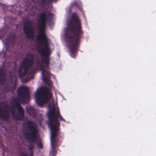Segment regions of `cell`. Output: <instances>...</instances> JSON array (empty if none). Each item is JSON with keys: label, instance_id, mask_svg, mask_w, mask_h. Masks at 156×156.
I'll list each match as a JSON object with an SVG mask.
<instances>
[{"label": "cell", "instance_id": "cell-1", "mask_svg": "<svg viewBox=\"0 0 156 156\" xmlns=\"http://www.w3.org/2000/svg\"><path fill=\"white\" fill-rule=\"evenodd\" d=\"M80 21L79 16L74 13L71 16L66 30V39L69 48L73 50H76L79 43L80 35Z\"/></svg>", "mask_w": 156, "mask_h": 156}, {"label": "cell", "instance_id": "cell-2", "mask_svg": "<svg viewBox=\"0 0 156 156\" xmlns=\"http://www.w3.org/2000/svg\"><path fill=\"white\" fill-rule=\"evenodd\" d=\"M46 15L43 13L40 17L39 32L37 38V46L39 53L43 57H48L49 55L50 51L48 40L45 33Z\"/></svg>", "mask_w": 156, "mask_h": 156}, {"label": "cell", "instance_id": "cell-3", "mask_svg": "<svg viewBox=\"0 0 156 156\" xmlns=\"http://www.w3.org/2000/svg\"><path fill=\"white\" fill-rule=\"evenodd\" d=\"M23 133L26 140L30 143H34L37 137V129L30 121H26L23 126Z\"/></svg>", "mask_w": 156, "mask_h": 156}, {"label": "cell", "instance_id": "cell-4", "mask_svg": "<svg viewBox=\"0 0 156 156\" xmlns=\"http://www.w3.org/2000/svg\"><path fill=\"white\" fill-rule=\"evenodd\" d=\"M51 93L49 88L42 87L39 88L35 93V101L40 106H43L50 99Z\"/></svg>", "mask_w": 156, "mask_h": 156}, {"label": "cell", "instance_id": "cell-5", "mask_svg": "<svg viewBox=\"0 0 156 156\" xmlns=\"http://www.w3.org/2000/svg\"><path fill=\"white\" fill-rule=\"evenodd\" d=\"M48 118H49V125L51 131L52 142H53L54 140L56 137L58 129V121L57 119L55 110L54 108H52L49 110Z\"/></svg>", "mask_w": 156, "mask_h": 156}, {"label": "cell", "instance_id": "cell-6", "mask_svg": "<svg viewBox=\"0 0 156 156\" xmlns=\"http://www.w3.org/2000/svg\"><path fill=\"white\" fill-rule=\"evenodd\" d=\"M34 60V57L32 54H27L25 57L23 58L21 65L18 70V74L20 78L24 77L32 66Z\"/></svg>", "mask_w": 156, "mask_h": 156}, {"label": "cell", "instance_id": "cell-7", "mask_svg": "<svg viewBox=\"0 0 156 156\" xmlns=\"http://www.w3.org/2000/svg\"><path fill=\"white\" fill-rule=\"evenodd\" d=\"M10 109L13 118L17 121H21L24 118V113L20 103L15 99H13L10 103Z\"/></svg>", "mask_w": 156, "mask_h": 156}, {"label": "cell", "instance_id": "cell-8", "mask_svg": "<svg viewBox=\"0 0 156 156\" xmlns=\"http://www.w3.org/2000/svg\"><path fill=\"white\" fill-rule=\"evenodd\" d=\"M17 101L20 104H27L30 99V91L28 87L26 86L20 87L17 90Z\"/></svg>", "mask_w": 156, "mask_h": 156}, {"label": "cell", "instance_id": "cell-9", "mask_svg": "<svg viewBox=\"0 0 156 156\" xmlns=\"http://www.w3.org/2000/svg\"><path fill=\"white\" fill-rule=\"evenodd\" d=\"M24 32L26 36L30 39H32L34 36V31L33 25L30 20H26L23 25Z\"/></svg>", "mask_w": 156, "mask_h": 156}, {"label": "cell", "instance_id": "cell-10", "mask_svg": "<svg viewBox=\"0 0 156 156\" xmlns=\"http://www.w3.org/2000/svg\"><path fill=\"white\" fill-rule=\"evenodd\" d=\"M0 118L4 121L9 118V107L5 102H0Z\"/></svg>", "mask_w": 156, "mask_h": 156}, {"label": "cell", "instance_id": "cell-11", "mask_svg": "<svg viewBox=\"0 0 156 156\" xmlns=\"http://www.w3.org/2000/svg\"><path fill=\"white\" fill-rule=\"evenodd\" d=\"M5 81V74L3 69H0V84H3Z\"/></svg>", "mask_w": 156, "mask_h": 156}]
</instances>
